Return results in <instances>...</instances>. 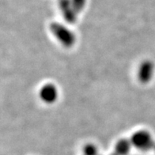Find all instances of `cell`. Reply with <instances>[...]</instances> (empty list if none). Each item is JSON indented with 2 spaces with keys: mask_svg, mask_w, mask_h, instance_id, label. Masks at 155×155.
Returning <instances> with one entry per match:
<instances>
[{
  "mask_svg": "<svg viewBox=\"0 0 155 155\" xmlns=\"http://www.w3.org/2000/svg\"><path fill=\"white\" fill-rule=\"evenodd\" d=\"M49 28L54 36L65 47L71 48L75 43L74 34L63 25L58 22H52L50 24Z\"/></svg>",
  "mask_w": 155,
  "mask_h": 155,
  "instance_id": "cell-1",
  "label": "cell"
},
{
  "mask_svg": "<svg viewBox=\"0 0 155 155\" xmlns=\"http://www.w3.org/2000/svg\"><path fill=\"white\" fill-rule=\"evenodd\" d=\"M131 144L136 149L142 151H149L153 149L155 143L149 131L141 130L135 132L131 138Z\"/></svg>",
  "mask_w": 155,
  "mask_h": 155,
  "instance_id": "cell-2",
  "label": "cell"
},
{
  "mask_svg": "<svg viewBox=\"0 0 155 155\" xmlns=\"http://www.w3.org/2000/svg\"><path fill=\"white\" fill-rule=\"evenodd\" d=\"M59 6L64 20L69 24H74L77 20V13L74 10L71 0H59Z\"/></svg>",
  "mask_w": 155,
  "mask_h": 155,
  "instance_id": "cell-3",
  "label": "cell"
},
{
  "mask_svg": "<svg viewBox=\"0 0 155 155\" xmlns=\"http://www.w3.org/2000/svg\"><path fill=\"white\" fill-rule=\"evenodd\" d=\"M154 71V65L150 60H146L141 63L138 71V78L142 83H147L151 80Z\"/></svg>",
  "mask_w": 155,
  "mask_h": 155,
  "instance_id": "cell-4",
  "label": "cell"
},
{
  "mask_svg": "<svg viewBox=\"0 0 155 155\" xmlns=\"http://www.w3.org/2000/svg\"><path fill=\"white\" fill-rule=\"evenodd\" d=\"M39 94L41 99L44 102L51 104L57 100L58 90L53 84L48 83L41 87Z\"/></svg>",
  "mask_w": 155,
  "mask_h": 155,
  "instance_id": "cell-5",
  "label": "cell"
},
{
  "mask_svg": "<svg viewBox=\"0 0 155 155\" xmlns=\"http://www.w3.org/2000/svg\"><path fill=\"white\" fill-rule=\"evenodd\" d=\"M132 146L131 140L122 139L119 140L115 145V153L118 155H127L129 153Z\"/></svg>",
  "mask_w": 155,
  "mask_h": 155,
  "instance_id": "cell-6",
  "label": "cell"
},
{
  "mask_svg": "<svg viewBox=\"0 0 155 155\" xmlns=\"http://www.w3.org/2000/svg\"><path fill=\"white\" fill-rule=\"evenodd\" d=\"M71 4L74 10H75L77 15L82 12L86 4V0H71Z\"/></svg>",
  "mask_w": 155,
  "mask_h": 155,
  "instance_id": "cell-7",
  "label": "cell"
},
{
  "mask_svg": "<svg viewBox=\"0 0 155 155\" xmlns=\"http://www.w3.org/2000/svg\"><path fill=\"white\" fill-rule=\"evenodd\" d=\"M84 155H99L97 147L91 143L86 144L83 148Z\"/></svg>",
  "mask_w": 155,
  "mask_h": 155,
  "instance_id": "cell-8",
  "label": "cell"
},
{
  "mask_svg": "<svg viewBox=\"0 0 155 155\" xmlns=\"http://www.w3.org/2000/svg\"><path fill=\"white\" fill-rule=\"evenodd\" d=\"M109 155H118V154H117V153H115V152H114V153H110V154H109Z\"/></svg>",
  "mask_w": 155,
  "mask_h": 155,
  "instance_id": "cell-9",
  "label": "cell"
},
{
  "mask_svg": "<svg viewBox=\"0 0 155 155\" xmlns=\"http://www.w3.org/2000/svg\"><path fill=\"white\" fill-rule=\"evenodd\" d=\"M153 150H154V151H155V146H154V148H153Z\"/></svg>",
  "mask_w": 155,
  "mask_h": 155,
  "instance_id": "cell-10",
  "label": "cell"
}]
</instances>
